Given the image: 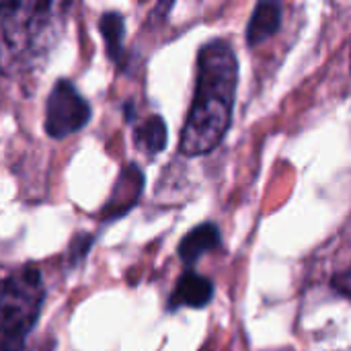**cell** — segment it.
<instances>
[{
  "label": "cell",
  "mask_w": 351,
  "mask_h": 351,
  "mask_svg": "<svg viewBox=\"0 0 351 351\" xmlns=\"http://www.w3.org/2000/svg\"><path fill=\"white\" fill-rule=\"evenodd\" d=\"M239 84V60L226 39H210L197 53L193 103L181 130L179 150L185 156L212 152L226 136Z\"/></svg>",
  "instance_id": "1"
},
{
  "label": "cell",
  "mask_w": 351,
  "mask_h": 351,
  "mask_svg": "<svg viewBox=\"0 0 351 351\" xmlns=\"http://www.w3.org/2000/svg\"><path fill=\"white\" fill-rule=\"evenodd\" d=\"M68 2H0V76L37 68L62 35Z\"/></svg>",
  "instance_id": "2"
},
{
  "label": "cell",
  "mask_w": 351,
  "mask_h": 351,
  "mask_svg": "<svg viewBox=\"0 0 351 351\" xmlns=\"http://www.w3.org/2000/svg\"><path fill=\"white\" fill-rule=\"evenodd\" d=\"M43 300L45 286L35 267H25L0 284V351H25Z\"/></svg>",
  "instance_id": "3"
},
{
  "label": "cell",
  "mask_w": 351,
  "mask_h": 351,
  "mask_svg": "<svg viewBox=\"0 0 351 351\" xmlns=\"http://www.w3.org/2000/svg\"><path fill=\"white\" fill-rule=\"evenodd\" d=\"M90 119V103L78 93L72 80L62 78L53 84L45 103L43 128L49 138L62 140L80 132Z\"/></svg>",
  "instance_id": "4"
},
{
  "label": "cell",
  "mask_w": 351,
  "mask_h": 351,
  "mask_svg": "<svg viewBox=\"0 0 351 351\" xmlns=\"http://www.w3.org/2000/svg\"><path fill=\"white\" fill-rule=\"evenodd\" d=\"M142 189H144V173L136 165H128L121 171V175L113 187L109 204L103 208V218L109 222V220L123 216L128 210H132L138 204Z\"/></svg>",
  "instance_id": "5"
},
{
  "label": "cell",
  "mask_w": 351,
  "mask_h": 351,
  "mask_svg": "<svg viewBox=\"0 0 351 351\" xmlns=\"http://www.w3.org/2000/svg\"><path fill=\"white\" fill-rule=\"evenodd\" d=\"M212 298H214V284L208 278H204V276L189 269L179 278L177 286H175V290H173V294L169 298L167 308L169 311L204 308V306L210 304Z\"/></svg>",
  "instance_id": "6"
},
{
  "label": "cell",
  "mask_w": 351,
  "mask_h": 351,
  "mask_svg": "<svg viewBox=\"0 0 351 351\" xmlns=\"http://www.w3.org/2000/svg\"><path fill=\"white\" fill-rule=\"evenodd\" d=\"M222 243V232L220 228L214 224V222H204L199 226H195L193 230H189L181 243H179V259L185 263V265H195L197 259L210 251H214L218 245Z\"/></svg>",
  "instance_id": "7"
},
{
  "label": "cell",
  "mask_w": 351,
  "mask_h": 351,
  "mask_svg": "<svg viewBox=\"0 0 351 351\" xmlns=\"http://www.w3.org/2000/svg\"><path fill=\"white\" fill-rule=\"evenodd\" d=\"M280 27H282V4L280 2H271V0L257 2L249 23H247V33H245L247 45L249 47L261 45Z\"/></svg>",
  "instance_id": "8"
},
{
  "label": "cell",
  "mask_w": 351,
  "mask_h": 351,
  "mask_svg": "<svg viewBox=\"0 0 351 351\" xmlns=\"http://www.w3.org/2000/svg\"><path fill=\"white\" fill-rule=\"evenodd\" d=\"M167 123L160 115H150L148 119L140 121L134 130V144L146 156L160 154L167 148Z\"/></svg>",
  "instance_id": "9"
},
{
  "label": "cell",
  "mask_w": 351,
  "mask_h": 351,
  "mask_svg": "<svg viewBox=\"0 0 351 351\" xmlns=\"http://www.w3.org/2000/svg\"><path fill=\"white\" fill-rule=\"evenodd\" d=\"M99 29L107 47V56L113 62H119L123 56V35H125V16L121 12H105L99 19Z\"/></svg>",
  "instance_id": "10"
},
{
  "label": "cell",
  "mask_w": 351,
  "mask_h": 351,
  "mask_svg": "<svg viewBox=\"0 0 351 351\" xmlns=\"http://www.w3.org/2000/svg\"><path fill=\"white\" fill-rule=\"evenodd\" d=\"M333 288H339L341 296L348 298V294H350V271L348 269H343L341 276H335L333 278Z\"/></svg>",
  "instance_id": "11"
}]
</instances>
